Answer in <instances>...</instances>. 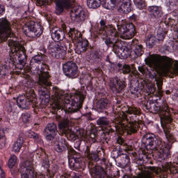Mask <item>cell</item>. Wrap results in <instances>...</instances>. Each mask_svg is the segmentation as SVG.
Masks as SVG:
<instances>
[{
  "label": "cell",
  "instance_id": "cell-1",
  "mask_svg": "<svg viewBox=\"0 0 178 178\" xmlns=\"http://www.w3.org/2000/svg\"><path fill=\"white\" fill-rule=\"evenodd\" d=\"M23 32L26 36L36 38L40 36L42 32V28L37 22L31 21L26 23L23 26Z\"/></svg>",
  "mask_w": 178,
  "mask_h": 178
},
{
  "label": "cell",
  "instance_id": "cell-2",
  "mask_svg": "<svg viewBox=\"0 0 178 178\" xmlns=\"http://www.w3.org/2000/svg\"><path fill=\"white\" fill-rule=\"evenodd\" d=\"M49 51L53 57L59 59L64 56L66 52L67 48L62 43L55 42L50 44Z\"/></svg>",
  "mask_w": 178,
  "mask_h": 178
},
{
  "label": "cell",
  "instance_id": "cell-3",
  "mask_svg": "<svg viewBox=\"0 0 178 178\" xmlns=\"http://www.w3.org/2000/svg\"><path fill=\"white\" fill-rule=\"evenodd\" d=\"M81 104V98L76 95L69 96L66 98L64 101L65 108L70 111H74L78 109Z\"/></svg>",
  "mask_w": 178,
  "mask_h": 178
},
{
  "label": "cell",
  "instance_id": "cell-4",
  "mask_svg": "<svg viewBox=\"0 0 178 178\" xmlns=\"http://www.w3.org/2000/svg\"><path fill=\"white\" fill-rule=\"evenodd\" d=\"M116 51L119 57L121 59H125L130 56L132 51L131 47L129 44L122 42L117 44Z\"/></svg>",
  "mask_w": 178,
  "mask_h": 178
},
{
  "label": "cell",
  "instance_id": "cell-5",
  "mask_svg": "<svg viewBox=\"0 0 178 178\" xmlns=\"http://www.w3.org/2000/svg\"><path fill=\"white\" fill-rule=\"evenodd\" d=\"M157 140L156 137L152 134H148L143 137L142 145L145 149L148 150H153L157 146Z\"/></svg>",
  "mask_w": 178,
  "mask_h": 178
},
{
  "label": "cell",
  "instance_id": "cell-6",
  "mask_svg": "<svg viewBox=\"0 0 178 178\" xmlns=\"http://www.w3.org/2000/svg\"><path fill=\"white\" fill-rule=\"evenodd\" d=\"M43 60L41 56H36L31 61L30 66L32 72L37 74L43 69Z\"/></svg>",
  "mask_w": 178,
  "mask_h": 178
},
{
  "label": "cell",
  "instance_id": "cell-7",
  "mask_svg": "<svg viewBox=\"0 0 178 178\" xmlns=\"http://www.w3.org/2000/svg\"><path fill=\"white\" fill-rule=\"evenodd\" d=\"M135 31V27L132 24H127L120 28V34L122 38L130 39L134 36Z\"/></svg>",
  "mask_w": 178,
  "mask_h": 178
},
{
  "label": "cell",
  "instance_id": "cell-8",
  "mask_svg": "<svg viewBox=\"0 0 178 178\" xmlns=\"http://www.w3.org/2000/svg\"><path fill=\"white\" fill-rule=\"evenodd\" d=\"M70 16L73 21L80 22L84 20L85 14L83 8L80 6H77L71 10Z\"/></svg>",
  "mask_w": 178,
  "mask_h": 178
},
{
  "label": "cell",
  "instance_id": "cell-9",
  "mask_svg": "<svg viewBox=\"0 0 178 178\" xmlns=\"http://www.w3.org/2000/svg\"><path fill=\"white\" fill-rule=\"evenodd\" d=\"M13 62L16 68H23L26 64V59L25 55L22 52L15 53L13 58Z\"/></svg>",
  "mask_w": 178,
  "mask_h": 178
},
{
  "label": "cell",
  "instance_id": "cell-10",
  "mask_svg": "<svg viewBox=\"0 0 178 178\" xmlns=\"http://www.w3.org/2000/svg\"><path fill=\"white\" fill-rule=\"evenodd\" d=\"M63 69L65 74L69 77L75 76L78 72V67L77 65L73 62L65 63L63 65Z\"/></svg>",
  "mask_w": 178,
  "mask_h": 178
},
{
  "label": "cell",
  "instance_id": "cell-11",
  "mask_svg": "<svg viewBox=\"0 0 178 178\" xmlns=\"http://www.w3.org/2000/svg\"><path fill=\"white\" fill-rule=\"evenodd\" d=\"M57 127L54 123H51L47 125L44 130V133L47 140L52 141L56 136Z\"/></svg>",
  "mask_w": 178,
  "mask_h": 178
},
{
  "label": "cell",
  "instance_id": "cell-12",
  "mask_svg": "<svg viewBox=\"0 0 178 178\" xmlns=\"http://www.w3.org/2000/svg\"><path fill=\"white\" fill-rule=\"evenodd\" d=\"M161 104V101L159 98L153 97L149 100L147 107L149 111L155 113L158 111Z\"/></svg>",
  "mask_w": 178,
  "mask_h": 178
},
{
  "label": "cell",
  "instance_id": "cell-13",
  "mask_svg": "<svg viewBox=\"0 0 178 178\" xmlns=\"http://www.w3.org/2000/svg\"><path fill=\"white\" fill-rule=\"evenodd\" d=\"M131 7L130 0H121L118 6V11L121 13H128L131 10Z\"/></svg>",
  "mask_w": 178,
  "mask_h": 178
},
{
  "label": "cell",
  "instance_id": "cell-14",
  "mask_svg": "<svg viewBox=\"0 0 178 178\" xmlns=\"http://www.w3.org/2000/svg\"><path fill=\"white\" fill-rule=\"evenodd\" d=\"M69 163L71 168L78 170L82 168L83 162L80 157L74 156L69 159Z\"/></svg>",
  "mask_w": 178,
  "mask_h": 178
},
{
  "label": "cell",
  "instance_id": "cell-15",
  "mask_svg": "<svg viewBox=\"0 0 178 178\" xmlns=\"http://www.w3.org/2000/svg\"><path fill=\"white\" fill-rule=\"evenodd\" d=\"M129 157L127 155L125 154H123L118 155L116 158V165L121 168H123L126 167L129 163Z\"/></svg>",
  "mask_w": 178,
  "mask_h": 178
},
{
  "label": "cell",
  "instance_id": "cell-16",
  "mask_svg": "<svg viewBox=\"0 0 178 178\" xmlns=\"http://www.w3.org/2000/svg\"><path fill=\"white\" fill-rule=\"evenodd\" d=\"M51 35L55 42H60L64 39L65 34L63 31L58 28H55L52 30Z\"/></svg>",
  "mask_w": 178,
  "mask_h": 178
},
{
  "label": "cell",
  "instance_id": "cell-17",
  "mask_svg": "<svg viewBox=\"0 0 178 178\" xmlns=\"http://www.w3.org/2000/svg\"><path fill=\"white\" fill-rule=\"evenodd\" d=\"M33 170L28 163H26L22 167L21 169V176L22 178L34 177Z\"/></svg>",
  "mask_w": 178,
  "mask_h": 178
},
{
  "label": "cell",
  "instance_id": "cell-18",
  "mask_svg": "<svg viewBox=\"0 0 178 178\" xmlns=\"http://www.w3.org/2000/svg\"><path fill=\"white\" fill-rule=\"evenodd\" d=\"M38 94L41 103L43 105L48 104L50 100V95L48 91L42 88L39 91Z\"/></svg>",
  "mask_w": 178,
  "mask_h": 178
},
{
  "label": "cell",
  "instance_id": "cell-19",
  "mask_svg": "<svg viewBox=\"0 0 178 178\" xmlns=\"http://www.w3.org/2000/svg\"><path fill=\"white\" fill-rule=\"evenodd\" d=\"M130 90L131 92L134 95H138L140 93L141 88L140 83L138 80L133 79L131 81Z\"/></svg>",
  "mask_w": 178,
  "mask_h": 178
},
{
  "label": "cell",
  "instance_id": "cell-20",
  "mask_svg": "<svg viewBox=\"0 0 178 178\" xmlns=\"http://www.w3.org/2000/svg\"><path fill=\"white\" fill-rule=\"evenodd\" d=\"M16 102L18 105L22 109L27 110L29 109L30 103L25 96L22 95L17 98Z\"/></svg>",
  "mask_w": 178,
  "mask_h": 178
},
{
  "label": "cell",
  "instance_id": "cell-21",
  "mask_svg": "<svg viewBox=\"0 0 178 178\" xmlns=\"http://www.w3.org/2000/svg\"><path fill=\"white\" fill-rule=\"evenodd\" d=\"M88 42L86 40L83 39L80 40L77 43L75 47V51L78 54H81L84 52L87 48Z\"/></svg>",
  "mask_w": 178,
  "mask_h": 178
},
{
  "label": "cell",
  "instance_id": "cell-22",
  "mask_svg": "<svg viewBox=\"0 0 178 178\" xmlns=\"http://www.w3.org/2000/svg\"><path fill=\"white\" fill-rule=\"evenodd\" d=\"M149 11L150 15L155 18L160 17L163 15V12L161 8L155 6L149 7Z\"/></svg>",
  "mask_w": 178,
  "mask_h": 178
},
{
  "label": "cell",
  "instance_id": "cell-23",
  "mask_svg": "<svg viewBox=\"0 0 178 178\" xmlns=\"http://www.w3.org/2000/svg\"><path fill=\"white\" fill-rule=\"evenodd\" d=\"M117 0H103L102 6L107 9H112L115 7L117 3Z\"/></svg>",
  "mask_w": 178,
  "mask_h": 178
},
{
  "label": "cell",
  "instance_id": "cell-24",
  "mask_svg": "<svg viewBox=\"0 0 178 178\" xmlns=\"http://www.w3.org/2000/svg\"><path fill=\"white\" fill-rule=\"evenodd\" d=\"M108 104V101L105 99H102L98 101L96 103V108L99 111H102L106 109Z\"/></svg>",
  "mask_w": 178,
  "mask_h": 178
},
{
  "label": "cell",
  "instance_id": "cell-25",
  "mask_svg": "<svg viewBox=\"0 0 178 178\" xmlns=\"http://www.w3.org/2000/svg\"><path fill=\"white\" fill-rule=\"evenodd\" d=\"M54 147L55 150L58 152H63L65 150V146L62 140L59 139L54 143Z\"/></svg>",
  "mask_w": 178,
  "mask_h": 178
},
{
  "label": "cell",
  "instance_id": "cell-26",
  "mask_svg": "<svg viewBox=\"0 0 178 178\" xmlns=\"http://www.w3.org/2000/svg\"><path fill=\"white\" fill-rule=\"evenodd\" d=\"M24 139L22 137H20L14 144L13 147V150L16 152H18L21 149L22 145L24 143Z\"/></svg>",
  "mask_w": 178,
  "mask_h": 178
},
{
  "label": "cell",
  "instance_id": "cell-27",
  "mask_svg": "<svg viewBox=\"0 0 178 178\" xmlns=\"http://www.w3.org/2000/svg\"><path fill=\"white\" fill-rule=\"evenodd\" d=\"M101 4V0H87V4L91 9H97L99 7Z\"/></svg>",
  "mask_w": 178,
  "mask_h": 178
},
{
  "label": "cell",
  "instance_id": "cell-28",
  "mask_svg": "<svg viewBox=\"0 0 178 178\" xmlns=\"http://www.w3.org/2000/svg\"><path fill=\"white\" fill-rule=\"evenodd\" d=\"M157 43V40L155 36H152L147 40L146 42L147 48L149 49L152 48L155 46Z\"/></svg>",
  "mask_w": 178,
  "mask_h": 178
},
{
  "label": "cell",
  "instance_id": "cell-29",
  "mask_svg": "<svg viewBox=\"0 0 178 178\" xmlns=\"http://www.w3.org/2000/svg\"><path fill=\"white\" fill-rule=\"evenodd\" d=\"M94 174L97 177H103L105 175L104 172L101 167L99 166L96 167L94 169Z\"/></svg>",
  "mask_w": 178,
  "mask_h": 178
},
{
  "label": "cell",
  "instance_id": "cell-30",
  "mask_svg": "<svg viewBox=\"0 0 178 178\" xmlns=\"http://www.w3.org/2000/svg\"><path fill=\"white\" fill-rule=\"evenodd\" d=\"M136 7L140 9H144L146 7V4L144 0H134Z\"/></svg>",
  "mask_w": 178,
  "mask_h": 178
},
{
  "label": "cell",
  "instance_id": "cell-31",
  "mask_svg": "<svg viewBox=\"0 0 178 178\" xmlns=\"http://www.w3.org/2000/svg\"><path fill=\"white\" fill-rule=\"evenodd\" d=\"M16 161H17V157L16 155H12L8 161V166L10 168H12L15 165Z\"/></svg>",
  "mask_w": 178,
  "mask_h": 178
},
{
  "label": "cell",
  "instance_id": "cell-32",
  "mask_svg": "<svg viewBox=\"0 0 178 178\" xmlns=\"http://www.w3.org/2000/svg\"><path fill=\"white\" fill-rule=\"evenodd\" d=\"M141 50L139 47H136L135 48L133 51H132L131 53L132 56L133 58H136L140 56L141 53Z\"/></svg>",
  "mask_w": 178,
  "mask_h": 178
},
{
  "label": "cell",
  "instance_id": "cell-33",
  "mask_svg": "<svg viewBox=\"0 0 178 178\" xmlns=\"http://www.w3.org/2000/svg\"><path fill=\"white\" fill-rule=\"evenodd\" d=\"M97 124L99 125H107L109 124V121L106 118L102 117L98 120Z\"/></svg>",
  "mask_w": 178,
  "mask_h": 178
},
{
  "label": "cell",
  "instance_id": "cell-34",
  "mask_svg": "<svg viewBox=\"0 0 178 178\" xmlns=\"http://www.w3.org/2000/svg\"><path fill=\"white\" fill-rule=\"evenodd\" d=\"M114 81L116 82L115 84H114L115 85H114L115 86L116 89H117V90L118 89L119 90H122V85L123 84L122 83V81L117 79H116Z\"/></svg>",
  "mask_w": 178,
  "mask_h": 178
},
{
  "label": "cell",
  "instance_id": "cell-35",
  "mask_svg": "<svg viewBox=\"0 0 178 178\" xmlns=\"http://www.w3.org/2000/svg\"><path fill=\"white\" fill-rule=\"evenodd\" d=\"M26 134L30 138H38V136L37 134L31 131H28L26 133Z\"/></svg>",
  "mask_w": 178,
  "mask_h": 178
},
{
  "label": "cell",
  "instance_id": "cell-36",
  "mask_svg": "<svg viewBox=\"0 0 178 178\" xmlns=\"http://www.w3.org/2000/svg\"><path fill=\"white\" fill-rule=\"evenodd\" d=\"M22 118L23 122H26L30 119L31 116L28 113H24L22 115Z\"/></svg>",
  "mask_w": 178,
  "mask_h": 178
},
{
  "label": "cell",
  "instance_id": "cell-37",
  "mask_svg": "<svg viewBox=\"0 0 178 178\" xmlns=\"http://www.w3.org/2000/svg\"><path fill=\"white\" fill-rule=\"evenodd\" d=\"M5 137L4 131L2 129L0 128V141L3 140Z\"/></svg>",
  "mask_w": 178,
  "mask_h": 178
},
{
  "label": "cell",
  "instance_id": "cell-38",
  "mask_svg": "<svg viewBox=\"0 0 178 178\" xmlns=\"http://www.w3.org/2000/svg\"><path fill=\"white\" fill-rule=\"evenodd\" d=\"M5 8L3 5L0 4V16H2L4 13Z\"/></svg>",
  "mask_w": 178,
  "mask_h": 178
},
{
  "label": "cell",
  "instance_id": "cell-39",
  "mask_svg": "<svg viewBox=\"0 0 178 178\" xmlns=\"http://www.w3.org/2000/svg\"><path fill=\"white\" fill-rule=\"evenodd\" d=\"M93 158L94 159V160L97 161L99 160V158H98V156L97 154H95V153H93Z\"/></svg>",
  "mask_w": 178,
  "mask_h": 178
},
{
  "label": "cell",
  "instance_id": "cell-40",
  "mask_svg": "<svg viewBox=\"0 0 178 178\" xmlns=\"http://www.w3.org/2000/svg\"><path fill=\"white\" fill-rule=\"evenodd\" d=\"M3 166V161L1 160V159H0V169L2 170V167Z\"/></svg>",
  "mask_w": 178,
  "mask_h": 178
}]
</instances>
